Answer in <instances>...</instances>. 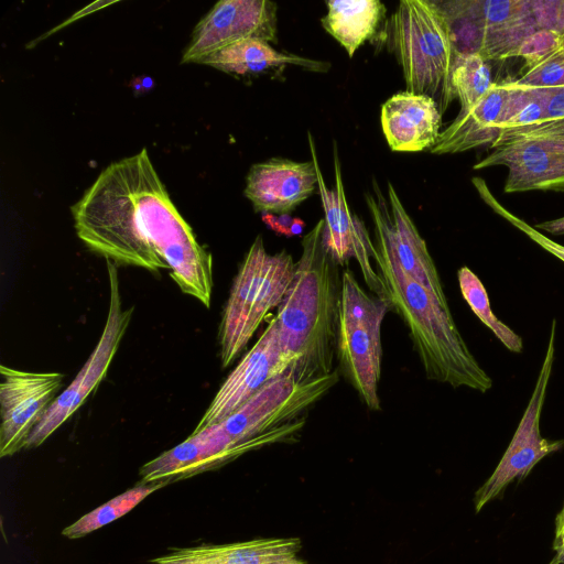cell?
I'll list each match as a JSON object with an SVG mask.
<instances>
[{
    "label": "cell",
    "mask_w": 564,
    "mask_h": 564,
    "mask_svg": "<svg viewBox=\"0 0 564 564\" xmlns=\"http://www.w3.org/2000/svg\"><path fill=\"white\" fill-rule=\"evenodd\" d=\"M553 550L560 564H564V503L555 519V538Z\"/></svg>",
    "instance_id": "33"
},
{
    "label": "cell",
    "mask_w": 564,
    "mask_h": 564,
    "mask_svg": "<svg viewBox=\"0 0 564 564\" xmlns=\"http://www.w3.org/2000/svg\"><path fill=\"white\" fill-rule=\"evenodd\" d=\"M390 35L406 91L431 97L443 115L456 98L452 72L457 53L437 2L400 1L390 20Z\"/></svg>",
    "instance_id": "4"
},
{
    "label": "cell",
    "mask_w": 564,
    "mask_h": 564,
    "mask_svg": "<svg viewBox=\"0 0 564 564\" xmlns=\"http://www.w3.org/2000/svg\"><path fill=\"white\" fill-rule=\"evenodd\" d=\"M562 46H564V37L558 33L538 29L524 39L516 51L514 57H520L523 61V67L527 72L542 63Z\"/></svg>",
    "instance_id": "27"
},
{
    "label": "cell",
    "mask_w": 564,
    "mask_h": 564,
    "mask_svg": "<svg viewBox=\"0 0 564 564\" xmlns=\"http://www.w3.org/2000/svg\"><path fill=\"white\" fill-rule=\"evenodd\" d=\"M519 85L547 88L564 85V46L516 79Z\"/></svg>",
    "instance_id": "28"
},
{
    "label": "cell",
    "mask_w": 564,
    "mask_h": 564,
    "mask_svg": "<svg viewBox=\"0 0 564 564\" xmlns=\"http://www.w3.org/2000/svg\"><path fill=\"white\" fill-rule=\"evenodd\" d=\"M547 121L564 120V85L557 87L538 88Z\"/></svg>",
    "instance_id": "31"
},
{
    "label": "cell",
    "mask_w": 564,
    "mask_h": 564,
    "mask_svg": "<svg viewBox=\"0 0 564 564\" xmlns=\"http://www.w3.org/2000/svg\"><path fill=\"white\" fill-rule=\"evenodd\" d=\"M511 78L494 83L470 108L459 110L456 118L441 132L433 154H453L482 145L489 148L498 138V128L506 108Z\"/></svg>",
    "instance_id": "18"
},
{
    "label": "cell",
    "mask_w": 564,
    "mask_h": 564,
    "mask_svg": "<svg viewBox=\"0 0 564 564\" xmlns=\"http://www.w3.org/2000/svg\"><path fill=\"white\" fill-rule=\"evenodd\" d=\"M302 542L297 538L256 539L220 545L175 549L151 564H294Z\"/></svg>",
    "instance_id": "19"
},
{
    "label": "cell",
    "mask_w": 564,
    "mask_h": 564,
    "mask_svg": "<svg viewBox=\"0 0 564 564\" xmlns=\"http://www.w3.org/2000/svg\"><path fill=\"white\" fill-rule=\"evenodd\" d=\"M546 122L549 121L545 118L543 101L538 88L519 85L516 79L511 78L506 108L498 128V138L490 149Z\"/></svg>",
    "instance_id": "22"
},
{
    "label": "cell",
    "mask_w": 564,
    "mask_h": 564,
    "mask_svg": "<svg viewBox=\"0 0 564 564\" xmlns=\"http://www.w3.org/2000/svg\"><path fill=\"white\" fill-rule=\"evenodd\" d=\"M0 456L22 448L63 386L62 372H33L0 366Z\"/></svg>",
    "instance_id": "12"
},
{
    "label": "cell",
    "mask_w": 564,
    "mask_h": 564,
    "mask_svg": "<svg viewBox=\"0 0 564 564\" xmlns=\"http://www.w3.org/2000/svg\"><path fill=\"white\" fill-rule=\"evenodd\" d=\"M261 218L268 228L286 237L301 235L305 227L303 219L290 214L261 213Z\"/></svg>",
    "instance_id": "30"
},
{
    "label": "cell",
    "mask_w": 564,
    "mask_h": 564,
    "mask_svg": "<svg viewBox=\"0 0 564 564\" xmlns=\"http://www.w3.org/2000/svg\"><path fill=\"white\" fill-rule=\"evenodd\" d=\"M538 29L551 30L564 37V0H530Z\"/></svg>",
    "instance_id": "29"
},
{
    "label": "cell",
    "mask_w": 564,
    "mask_h": 564,
    "mask_svg": "<svg viewBox=\"0 0 564 564\" xmlns=\"http://www.w3.org/2000/svg\"><path fill=\"white\" fill-rule=\"evenodd\" d=\"M169 484L171 482L167 480L150 484L140 482L86 513L74 523L66 527L62 531V534L70 540L84 538L93 531L123 517L149 495Z\"/></svg>",
    "instance_id": "23"
},
{
    "label": "cell",
    "mask_w": 564,
    "mask_h": 564,
    "mask_svg": "<svg viewBox=\"0 0 564 564\" xmlns=\"http://www.w3.org/2000/svg\"><path fill=\"white\" fill-rule=\"evenodd\" d=\"M327 13L321 22L346 50L349 57L375 37L386 18V6L379 0H328Z\"/></svg>",
    "instance_id": "21"
},
{
    "label": "cell",
    "mask_w": 564,
    "mask_h": 564,
    "mask_svg": "<svg viewBox=\"0 0 564 564\" xmlns=\"http://www.w3.org/2000/svg\"><path fill=\"white\" fill-rule=\"evenodd\" d=\"M494 85L488 62L477 53L457 54L452 86L460 109L475 105Z\"/></svg>",
    "instance_id": "25"
},
{
    "label": "cell",
    "mask_w": 564,
    "mask_h": 564,
    "mask_svg": "<svg viewBox=\"0 0 564 564\" xmlns=\"http://www.w3.org/2000/svg\"><path fill=\"white\" fill-rule=\"evenodd\" d=\"M295 564V563H294Z\"/></svg>",
    "instance_id": "36"
},
{
    "label": "cell",
    "mask_w": 564,
    "mask_h": 564,
    "mask_svg": "<svg viewBox=\"0 0 564 564\" xmlns=\"http://www.w3.org/2000/svg\"><path fill=\"white\" fill-rule=\"evenodd\" d=\"M474 187L478 192L480 198L488 205L496 214L505 218L516 228H518L521 232L527 235L531 240L542 247L544 250L555 256L557 259L564 262V246L555 242L550 239L545 235H543L540 230L527 224L523 219L517 217L511 214L508 209H506L492 195L486 182L480 177H474L471 180Z\"/></svg>",
    "instance_id": "26"
},
{
    "label": "cell",
    "mask_w": 564,
    "mask_h": 564,
    "mask_svg": "<svg viewBox=\"0 0 564 564\" xmlns=\"http://www.w3.org/2000/svg\"><path fill=\"white\" fill-rule=\"evenodd\" d=\"M444 11L458 53H477L487 62L514 57L538 30L530 0L446 1Z\"/></svg>",
    "instance_id": "6"
},
{
    "label": "cell",
    "mask_w": 564,
    "mask_h": 564,
    "mask_svg": "<svg viewBox=\"0 0 564 564\" xmlns=\"http://www.w3.org/2000/svg\"><path fill=\"white\" fill-rule=\"evenodd\" d=\"M278 6L268 0H220L196 24L182 63H199L232 43L276 40Z\"/></svg>",
    "instance_id": "11"
},
{
    "label": "cell",
    "mask_w": 564,
    "mask_h": 564,
    "mask_svg": "<svg viewBox=\"0 0 564 564\" xmlns=\"http://www.w3.org/2000/svg\"><path fill=\"white\" fill-rule=\"evenodd\" d=\"M106 263L109 282V308L101 336L74 380L56 397L33 427L25 444L26 449L43 444L98 387L130 324L133 307H122L116 263L110 260H106Z\"/></svg>",
    "instance_id": "8"
},
{
    "label": "cell",
    "mask_w": 564,
    "mask_h": 564,
    "mask_svg": "<svg viewBox=\"0 0 564 564\" xmlns=\"http://www.w3.org/2000/svg\"><path fill=\"white\" fill-rule=\"evenodd\" d=\"M387 189L388 200L373 178L372 193L365 194L375 227V245L388 252L413 280L438 299L447 301L424 239L390 182Z\"/></svg>",
    "instance_id": "10"
},
{
    "label": "cell",
    "mask_w": 564,
    "mask_h": 564,
    "mask_svg": "<svg viewBox=\"0 0 564 564\" xmlns=\"http://www.w3.org/2000/svg\"><path fill=\"white\" fill-rule=\"evenodd\" d=\"M505 166L503 192L564 193V120L549 121L492 149L474 170Z\"/></svg>",
    "instance_id": "7"
},
{
    "label": "cell",
    "mask_w": 564,
    "mask_h": 564,
    "mask_svg": "<svg viewBox=\"0 0 564 564\" xmlns=\"http://www.w3.org/2000/svg\"><path fill=\"white\" fill-rule=\"evenodd\" d=\"M442 113L427 96L402 91L381 107V127L392 151L431 150L441 132Z\"/></svg>",
    "instance_id": "17"
},
{
    "label": "cell",
    "mask_w": 564,
    "mask_h": 564,
    "mask_svg": "<svg viewBox=\"0 0 564 564\" xmlns=\"http://www.w3.org/2000/svg\"><path fill=\"white\" fill-rule=\"evenodd\" d=\"M317 184L313 160L272 158L250 167L243 193L256 212L289 214L315 192Z\"/></svg>",
    "instance_id": "15"
},
{
    "label": "cell",
    "mask_w": 564,
    "mask_h": 564,
    "mask_svg": "<svg viewBox=\"0 0 564 564\" xmlns=\"http://www.w3.org/2000/svg\"><path fill=\"white\" fill-rule=\"evenodd\" d=\"M371 258L386 288V300L406 324L427 379L453 388L486 392L492 379L462 337L447 301L426 290L373 245Z\"/></svg>",
    "instance_id": "3"
},
{
    "label": "cell",
    "mask_w": 564,
    "mask_h": 564,
    "mask_svg": "<svg viewBox=\"0 0 564 564\" xmlns=\"http://www.w3.org/2000/svg\"><path fill=\"white\" fill-rule=\"evenodd\" d=\"M116 2V0H111V1H105V0H98V1H94L91 2L90 4L84 7L83 9H79V11L75 12L72 17H69L67 20H65L63 23L56 25L55 28L48 30L47 32H45L44 34H42L41 36H39L37 39H35L34 41H32L31 43H29L28 47H31L33 45H35L36 43H39L40 41L44 40L45 37L54 34L55 32L59 31L61 29L67 26L69 23H73L95 11H98L105 7H108L110 4H113Z\"/></svg>",
    "instance_id": "32"
},
{
    "label": "cell",
    "mask_w": 564,
    "mask_h": 564,
    "mask_svg": "<svg viewBox=\"0 0 564 564\" xmlns=\"http://www.w3.org/2000/svg\"><path fill=\"white\" fill-rule=\"evenodd\" d=\"M534 228L552 235H564V216L556 219L539 223L534 226Z\"/></svg>",
    "instance_id": "34"
},
{
    "label": "cell",
    "mask_w": 564,
    "mask_h": 564,
    "mask_svg": "<svg viewBox=\"0 0 564 564\" xmlns=\"http://www.w3.org/2000/svg\"><path fill=\"white\" fill-rule=\"evenodd\" d=\"M290 368L274 318L224 380L194 431L218 423L237 411L271 380Z\"/></svg>",
    "instance_id": "14"
},
{
    "label": "cell",
    "mask_w": 564,
    "mask_h": 564,
    "mask_svg": "<svg viewBox=\"0 0 564 564\" xmlns=\"http://www.w3.org/2000/svg\"><path fill=\"white\" fill-rule=\"evenodd\" d=\"M312 160L315 164L317 188L325 213V243L339 265L350 258L358 261L360 271L369 290L386 300L384 284L371 263L373 242L358 216L350 213L341 180L340 161L334 142L335 187L325 184L312 133H307Z\"/></svg>",
    "instance_id": "13"
},
{
    "label": "cell",
    "mask_w": 564,
    "mask_h": 564,
    "mask_svg": "<svg viewBox=\"0 0 564 564\" xmlns=\"http://www.w3.org/2000/svg\"><path fill=\"white\" fill-rule=\"evenodd\" d=\"M457 278L462 295L474 314L508 350L521 352L523 349L522 338L494 314L487 291L479 278L468 267H462L457 271Z\"/></svg>",
    "instance_id": "24"
},
{
    "label": "cell",
    "mask_w": 564,
    "mask_h": 564,
    "mask_svg": "<svg viewBox=\"0 0 564 564\" xmlns=\"http://www.w3.org/2000/svg\"><path fill=\"white\" fill-rule=\"evenodd\" d=\"M205 64L235 75H258L288 65L301 66L315 72H326L330 64L274 50L269 42L247 39L223 47L204 57Z\"/></svg>",
    "instance_id": "20"
},
{
    "label": "cell",
    "mask_w": 564,
    "mask_h": 564,
    "mask_svg": "<svg viewBox=\"0 0 564 564\" xmlns=\"http://www.w3.org/2000/svg\"><path fill=\"white\" fill-rule=\"evenodd\" d=\"M384 317H339L336 354L340 369L364 403L381 409L378 383L381 376V325Z\"/></svg>",
    "instance_id": "16"
},
{
    "label": "cell",
    "mask_w": 564,
    "mask_h": 564,
    "mask_svg": "<svg viewBox=\"0 0 564 564\" xmlns=\"http://www.w3.org/2000/svg\"><path fill=\"white\" fill-rule=\"evenodd\" d=\"M556 321L551 324L550 338L532 395L516 433L490 477L475 492L474 505L479 512L499 497L513 481L524 479L545 456L560 451L564 440H549L541 435L540 419L555 355Z\"/></svg>",
    "instance_id": "9"
},
{
    "label": "cell",
    "mask_w": 564,
    "mask_h": 564,
    "mask_svg": "<svg viewBox=\"0 0 564 564\" xmlns=\"http://www.w3.org/2000/svg\"><path fill=\"white\" fill-rule=\"evenodd\" d=\"M325 219L302 239L292 282L273 317L288 372L297 381L330 375L337 349L341 275L325 243Z\"/></svg>",
    "instance_id": "2"
},
{
    "label": "cell",
    "mask_w": 564,
    "mask_h": 564,
    "mask_svg": "<svg viewBox=\"0 0 564 564\" xmlns=\"http://www.w3.org/2000/svg\"><path fill=\"white\" fill-rule=\"evenodd\" d=\"M549 564H560V562H558L557 557L554 556Z\"/></svg>",
    "instance_id": "35"
},
{
    "label": "cell",
    "mask_w": 564,
    "mask_h": 564,
    "mask_svg": "<svg viewBox=\"0 0 564 564\" xmlns=\"http://www.w3.org/2000/svg\"><path fill=\"white\" fill-rule=\"evenodd\" d=\"M70 212L91 251L119 264L169 269L183 293L210 306L212 254L174 206L145 148L106 166Z\"/></svg>",
    "instance_id": "1"
},
{
    "label": "cell",
    "mask_w": 564,
    "mask_h": 564,
    "mask_svg": "<svg viewBox=\"0 0 564 564\" xmlns=\"http://www.w3.org/2000/svg\"><path fill=\"white\" fill-rule=\"evenodd\" d=\"M295 262L282 250L269 253L259 235L234 278L219 326V355L229 367L252 338L267 314L279 306L292 282Z\"/></svg>",
    "instance_id": "5"
}]
</instances>
